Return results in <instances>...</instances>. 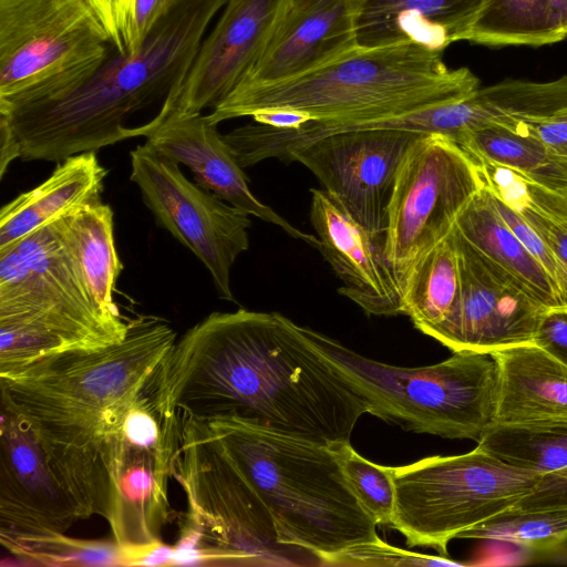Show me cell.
<instances>
[{
    "label": "cell",
    "mask_w": 567,
    "mask_h": 567,
    "mask_svg": "<svg viewBox=\"0 0 567 567\" xmlns=\"http://www.w3.org/2000/svg\"><path fill=\"white\" fill-rule=\"evenodd\" d=\"M162 410L237 419L323 445L350 442L365 400L277 312H213L187 330L150 380Z\"/></svg>",
    "instance_id": "1"
},
{
    "label": "cell",
    "mask_w": 567,
    "mask_h": 567,
    "mask_svg": "<svg viewBox=\"0 0 567 567\" xmlns=\"http://www.w3.org/2000/svg\"><path fill=\"white\" fill-rule=\"evenodd\" d=\"M477 87L480 80L470 69H449L442 52L408 42L358 48L287 81L237 87L207 115L215 124L270 110L309 118L295 128L256 122L223 135L245 168L267 158L282 161L289 152L350 125L460 101Z\"/></svg>",
    "instance_id": "2"
},
{
    "label": "cell",
    "mask_w": 567,
    "mask_h": 567,
    "mask_svg": "<svg viewBox=\"0 0 567 567\" xmlns=\"http://www.w3.org/2000/svg\"><path fill=\"white\" fill-rule=\"evenodd\" d=\"M176 340L166 321L142 316L128 322L120 343L50 357L0 377L1 399L30 423L84 518L109 515V413L146 385Z\"/></svg>",
    "instance_id": "3"
},
{
    "label": "cell",
    "mask_w": 567,
    "mask_h": 567,
    "mask_svg": "<svg viewBox=\"0 0 567 567\" xmlns=\"http://www.w3.org/2000/svg\"><path fill=\"white\" fill-rule=\"evenodd\" d=\"M227 0H176L138 51L117 52L43 97L0 105V127L22 161L62 162L127 140L128 120L185 79L204 33Z\"/></svg>",
    "instance_id": "4"
},
{
    "label": "cell",
    "mask_w": 567,
    "mask_h": 567,
    "mask_svg": "<svg viewBox=\"0 0 567 567\" xmlns=\"http://www.w3.org/2000/svg\"><path fill=\"white\" fill-rule=\"evenodd\" d=\"M268 508L278 542L321 566L380 539L330 446L237 419L205 422Z\"/></svg>",
    "instance_id": "5"
},
{
    "label": "cell",
    "mask_w": 567,
    "mask_h": 567,
    "mask_svg": "<svg viewBox=\"0 0 567 567\" xmlns=\"http://www.w3.org/2000/svg\"><path fill=\"white\" fill-rule=\"evenodd\" d=\"M127 330L93 300L61 218L0 250V377L50 357L120 343Z\"/></svg>",
    "instance_id": "6"
},
{
    "label": "cell",
    "mask_w": 567,
    "mask_h": 567,
    "mask_svg": "<svg viewBox=\"0 0 567 567\" xmlns=\"http://www.w3.org/2000/svg\"><path fill=\"white\" fill-rule=\"evenodd\" d=\"M173 478L187 511L171 566H321L278 542L268 508L205 422L183 417Z\"/></svg>",
    "instance_id": "7"
},
{
    "label": "cell",
    "mask_w": 567,
    "mask_h": 567,
    "mask_svg": "<svg viewBox=\"0 0 567 567\" xmlns=\"http://www.w3.org/2000/svg\"><path fill=\"white\" fill-rule=\"evenodd\" d=\"M309 343L369 405V413L403 430L480 441L494 422L497 364L489 352L454 351L436 364L402 368L365 358L300 327Z\"/></svg>",
    "instance_id": "8"
},
{
    "label": "cell",
    "mask_w": 567,
    "mask_h": 567,
    "mask_svg": "<svg viewBox=\"0 0 567 567\" xmlns=\"http://www.w3.org/2000/svg\"><path fill=\"white\" fill-rule=\"evenodd\" d=\"M540 477L477 446L461 455L396 466L390 528L401 533L409 547H431L447 557L453 538L513 508Z\"/></svg>",
    "instance_id": "9"
},
{
    "label": "cell",
    "mask_w": 567,
    "mask_h": 567,
    "mask_svg": "<svg viewBox=\"0 0 567 567\" xmlns=\"http://www.w3.org/2000/svg\"><path fill=\"white\" fill-rule=\"evenodd\" d=\"M183 417L161 409L146 385L115 405L105 427L110 481L107 523L123 547L144 550L162 543L174 511L168 498Z\"/></svg>",
    "instance_id": "10"
},
{
    "label": "cell",
    "mask_w": 567,
    "mask_h": 567,
    "mask_svg": "<svg viewBox=\"0 0 567 567\" xmlns=\"http://www.w3.org/2000/svg\"><path fill=\"white\" fill-rule=\"evenodd\" d=\"M112 47L86 0H0V105L33 101L79 81Z\"/></svg>",
    "instance_id": "11"
},
{
    "label": "cell",
    "mask_w": 567,
    "mask_h": 567,
    "mask_svg": "<svg viewBox=\"0 0 567 567\" xmlns=\"http://www.w3.org/2000/svg\"><path fill=\"white\" fill-rule=\"evenodd\" d=\"M482 187L476 162L453 140L425 134L410 146L398 171L385 231L386 255L401 287Z\"/></svg>",
    "instance_id": "12"
},
{
    "label": "cell",
    "mask_w": 567,
    "mask_h": 567,
    "mask_svg": "<svg viewBox=\"0 0 567 567\" xmlns=\"http://www.w3.org/2000/svg\"><path fill=\"white\" fill-rule=\"evenodd\" d=\"M130 157V178L157 225L204 264L221 299L235 301L230 269L249 247V215L188 181L176 162L147 142Z\"/></svg>",
    "instance_id": "13"
},
{
    "label": "cell",
    "mask_w": 567,
    "mask_h": 567,
    "mask_svg": "<svg viewBox=\"0 0 567 567\" xmlns=\"http://www.w3.org/2000/svg\"><path fill=\"white\" fill-rule=\"evenodd\" d=\"M423 135L398 128L343 131L296 148L282 161L305 165L353 219L374 235H385L398 171Z\"/></svg>",
    "instance_id": "14"
},
{
    "label": "cell",
    "mask_w": 567,
    "mask_h": 567,
    "mask_svg": "<svg viewBox=\"0 0 567 567\" xmlns=\"http://www.w3.org/2000/svg\"><path fill=\"white\" fill-rule=\"evenodd\" d=\"M0 411V539L66 533L80 507L25 417L3 399Z\"/></svg>",
    "instance_id": "15"
},
{
    "label": "cell",
    "mask_w": 567,
    "mask_h": 567,
    "mask_svg": "<svg viewBox=\"0 0 567 567\" xmlns=\"http://www.w3.org/2000/svg\"><path fill=\"white\" fill-rule=\"evenodd\" d=\"M289 0H227L210 34L202 41L183 80L155 116L216 109L258 62Z\"/></svg>",
    "instance_id": "16"
},
{
    "label": "cell",
    "mask_w": 567,
    "mask_h": 567,
    "mask_svg": "<svg viewBox=\"0 0 567 567\" xmlns=\"http://www.w3.org/2000/svg\"><path fill=\"white\" fill-rule=\"evenodd\" d=\"M461 270L456 351L491 352L533 343L547 308L523 284L492 262L453 227Z\"/></svg>",
    "instance_id": "17"
},
{
    "label": "cell",
    "mask_w": 567,
    "mask_h": 567,
    "mask_svg": "<svg viewBox=\"0 0 567 567\" xmlns=\"http://www.w3.org/2000/svg\"><path fill=\"white\" fill-rule=\"evenodd\" d=\"M208 115L169 112L132 127L128 138L145 136L146 142L177 164L186 165L196 184L230 205L264 221L274 224L289 236L319 249L317 236L292 226L272 208L261 203L248 187V179L229 146Z\"/></svg>",
    "instance_id": "18"
},
{
    "label": "cell",
    "mask_w": 567,
    "mask_h": 567,
    "mask_svg": "<svg viewBox=\"0 0 567 567\" xmlns=\"http://www.w3.org/2000/svg\"><path fill=\"white\" fill-rule=\"evenodd\" d=\"M310 190L318 250L342 282L339 292L369 315L403 313L402 287L386 255L385 235L370 233L323 189Z\"/></svg>",
    "instance_id": "19"
},
{
    "label": "cell",
    "mask_w": 567,
    "mask_h": 567,
    "mask_svg": "<svg viewBox=\"0 0 567 567\" xmlns=\"http://www.w3.org/2000/svg\"><path fill=\"white\" fill-rule=\"evenodd\" d=\"M358 3L359 0H289L266 50L237 87L287 81L358 49Z\"/></svg>",
    "instance_id": "20"
},
{
    "label": "cell",
    "mask_w": 567,
    "mask_h": 567,
    "mask_svg": "<svg viewBox=\"0 0 567 567\" xmlns=\"http://www.w3.org/2000/svg\"><path fill=\"white\" fill-rule=\"evenodd\" d=\"M484 0H359L355 32L361 49L416 43L443 52L466 40Z\"/></svg>",
    "instance_id": "21"
},
{
    "label": "cell",
    "mask_w": 567,
    "mask_h": 567,
    "mask_svg": "<svg viewBox=\"0 0 567 567\" xmlns=\"http://www.w3.org/2000/svg\"><path fill=\"white\" fill-rule=\"evenodd\" d=\"M567 114V75L548 82L503 81L477 87L464 99L427 109L432 134L454 142L482 126L512 121H543Z\"/></svg>",
    "instance_id": "22"
},
{
    "label": "cell",
    "mask_w": 567,
    "mask_h": 567,
    "mask_svg": "<svg viewBox=\"0 0 567 567\" xmlns=\"http://www.w3.org/2000/svg\"><path fill=\"white\" fill-rule=\"evenodd\" d=\"M497 364L494 422L567 420V367L535 343L489 352Z\"/></svg>",
    "instance_id": "23"
},
{
    "label": "cell",
    "mask_w": 567,
    "mask_h": 567,
    "mask_svg": "<svg viewBox=\"0 0 567 567\" xmlns=\"http://www.w3.org/2000/svg\"><path fill=\"white\" fill-rule=\"evenodd\" d=\"M106 174L95 152L73 155L60 162L43 183L1 208L0 250L101 197Z\"/></svg>",
    "instance_id": "24"
},
{
    "label": "cell",
    "mask_w": 567,
    "mask_h": 567,
    "mask_svg": "<svg viewBox=\"0 0 567 567\" xmlns=\"http://www.w3.org/2000/svg\"><path fill=\"white\" fill-rule=\"evenodd\" d=\"M461 270L453 230L425 252L402 284L403 315L417 330L456 351Z\"/></svg>",
    "instance_id": "25"
},
{
    "label": "cell",
    "mask_w": 567,
    "mask_h": 567,
    "mask_svg": "<svg viewBox=\"0 0 567 567\" xmlns=\"http://www.w3.org/2000/svg\"><path fill=\"white\" fill-rule=\"evenodd\" d=\"M454 228L483 256L523 284L547 308L563 307L556 282L511 231L484 187L461 212Z\"/></svg>",
    "instance_id": "26"
},
{
    "label": "cell",
    "mask_w": 567,
    "mask_h": 567,
    "mask_svg": "<svg viewBox=\"0 0 567 567\" xmlns=\"http://www.w3.org/2000/svg\"><path fill=\"white\" fill-rule=\"evenodd\" d=\"M65 241L100 310L122 322L114 291L123 268L114 240V214L101 197L61 217Z\"/></svg>",
    "instance_id": "27"
},
{
    "label": "cell",
    "mask_w": 567,
    "mask_h": 567,
    "mask_svg": "<svg viewBox=\"0 0 567 567\" xmlns=\"http://www.w3.org/2000/svg\"><path fill=\"white\" fill-rule=\"evenodd\" d=\"M456 143L476 161L508 167L550 188L567 192V159L548 150L522 121L482 126L463 134Z\"/></svg>",
    "instance_id": "28"
},
{
    "label": "cell",
    "mask_w": 567,
    "mask_h": 567,
    "mask_svg": "<svg viewBox=\"0 0 567 567\" xmlns=\"http://www.w3.org/2000/svg\"><path fill=\"white\" fill-rule=\"evenodd\" d=\"M477 447L517 468L553 473L567 467V420L493 422Z\"/></svg>",
    "instance_id": "29"
},
{
    "label": "cell",
    "mask_w": 567,
    "mask_h": 567,
    "mask_svg": "<svg viewBox=\"0 0 567 567\" xmlns=\"http://www.w3.org/2000/svg\"><path fill=\"white\" fill-rule=\"evenodd\" d=\"M563 39L548 0H484L466 38L493 47H539Z\"/></svg>",
    "instance_id": "30"
},
{
    "label": "cell",
    "mask_w": 567,
    "mask_h": 567,
    "mask_svg": "<svg viewBox=\"0 0 567 567\" xmlns=\"http://www.w3.org/2000/svg\"><path fill=\"white\" fill-rule=\"evenodd\" d=\"M29 566H135L138 551L112 540L80 539L64 534L0 539Z\"/></svg>",
    "instance_id": "31"
},
{
    "label": "cell",
    "mask_w": 567,
    "mask_h": 567,
    "mask_svg": "<svg viewBox=\"0 0 567 567\" xmlns=\"http://www.w3.org/2000/svg\"><path fill=\"white\" fill-rule=\"evenodd\" d=\"M458 538L503 542L537 551L557 549L567 543V508L509 509L463 533Z\"/></svg>",
    "instance_id": "32"
},
{
    "label": "cell",
    "mask_w": 567,
    "mask_h": 567,
    "mask_svg": "<svg viewBox=\"0 0 567 567\" xmlns=\"http://www.w3.org/2000/svg\"><path fill=\"white\" fill-rule=\"evenodd\" d=\"M474 161L483 187L503 203L518 214L536 215L567 228V192L550 188L508 167Z\"/></svg>",
    "instance_id": "33"
},
{
    "label": "cell",
    "mask_w": 567,
    "mask_h": 567,
    "mask_svg": "<svg viewBox=\"0 0 567 567\" xmlns=\"http://www.w3.org/2000/svg\"><path fill=\"white\" fill-rule=\"evenodd\" d=\"M330 449L361 507L378 526L390 528L395 507L394 467L362 457L350 442L336 443Z\"/></svg>",
    "instance_id": "34"
},
{
    "label": "cell",
    "mask_w": 567,
    "mask_h": 567,
    "mask_svg": "<svg viewBox=\"0 0 567 567\" xmlns=\"http://www.w3.org/2000/svg\"><path fill=\"white\" fill-rule=\"evenodd\" d=\"M330 566H462L445 556H431L401 549L381 538L355 546L334 558Z\"/></svg>",
    "instance_id": "35"
},
{
    "label": "cell",
    "mask_w": 567,
    "mask_h": 567,
    "mask_svg": "<svg viewBox=\"0 0 567 567\" xmlns=\"http://www.w3.org/2000/svg\"><path fill=\"white\" fill-rule=\"evenodd\" d=\"M488 194L495 209L498 212L507 227L526 248V250L545 268L556 282L559 290L564 282V272L551 249L516 210L511 208L489 192Z\"/></svg>",
    "instance_id": "36"
},
{
    "label": "cell",
    "mask_w": 567,
    "mask_h": 567,
    "mask_svg": "<svg viewBox=\"0 0 567 567\" xmlns=\"http://www.w3.org/2000/svg\"><path fill=\"white\" fill-rule=\"evenodd\" d=\"M567 508V467L542 475L537 485L513 511L529 512Z\"/></svg>",
    "instance_id": "37"
},
{
    "label": "cell",
    "mask_w": 567,
    "mask_h": 567,
    "mask_svg": "<svg viewBox=\"0 0 567 567\" xmlns=\"http://www.w3.org/2000/svg\"><path fill=\"white\" fill-rule=\"evenodd\" d=\"M99 16L117 52H126L134 0H86Z\"/></svg>",
    "instance_id": "38"
},
{
    "label": "cell",
    "mask_w": 567,
    "mask_h": 567,
    "mask_svg": "<svg viewBox=\"0 0 567 567\" xmlns=\"http://www.w3.org/2000/svg\"><path fill=\"white\" fill-rule=\"evenodd\" d=\"M533 343L567 367V308H549L542 317Z\"/></svg>",
    "instance_id": "39"
},
{
    "label": "cell",
    "mask_w": 567,
    "mask_h": 567,
    "mask_svg": "<svg viewBox=\"0 0 567 567\" xmlns=\"http://www.w3.org/2000/svg\"><path fill=\"white\" fill-rule=\"evenodd\" d=\"M176 0H134L130 21L126 52L138 51L154 25Z\"/></svg>",
    "instance_id": "40"
},
{
    "label": "cell",
    "mask_w": 567,
    "mask_h": 567,
    "mask_svg": "<svg viewBox=\"0 0 567 567\" xmlns=\"http://www.w3.org/2000/svg\"><path fill=\"white\" fill-rule=\"evenodd\" d=\"M540 236L559 261L564 282L559 289L563 307L567 308V228L532 214H519Z\"/></svg>",
    "instance_id": "41"
},
{
    "label": "cell",
    "mask_w": 567,
    "mask_h": 567,
    "mask_svg": "<svg viewBox=\"0 0 567 567\" xmlns=\"http://www.w3.org/2000/svg\"><path fill=\"white\" fill-rule=\"evenodd\" d=\"M522 122L548 150L567 159V114L550 120Z\"/></svg>",
    "instance_id": "42"
},
{
    "label": "cell",
    "mask_w": 567,
    "mask_h": 567,
    "mask_svg": "<svg viewBox=\"0 0 567 567\" xmlns=\"http://www.w3.org/2000/svg\"><path fill=\"white\" fill-rule=\"evenodd\" d=\"M173 554V546L162 542L145 548L138 557L136 566H171Z\"/></svg>",
    "instance_id": "43"
},
{
    "label": "cell",
    "mask_w": 567,
    "mask_h": 567,
    "mask_svg": "<svg viewBox=\"0 0 567 567\" xmlns=\"http://www.w3.org/2000/svg\"><path fill=\"white\" fill-rule=\"evenodd\" d=\"M553 18L561 31L567 37V0H548Z\"/></svg>",
    "instance_id": "44"
}]
</instances>
